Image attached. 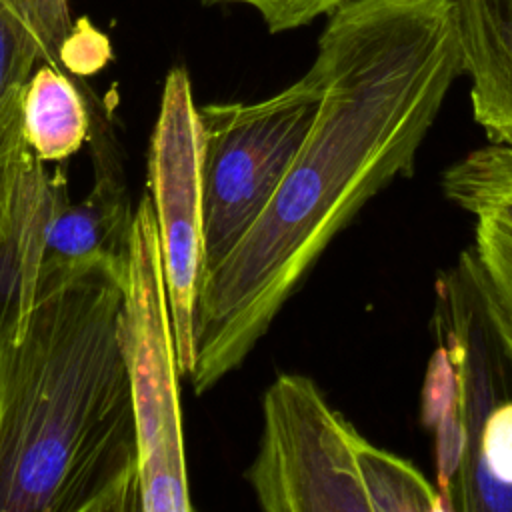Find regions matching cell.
Segmentation results:
<instances>
[{"label":"cell","mask_w":512,"mask_h":512,"mask_svg":"<svg viewBox=\"0 0 512 512\" xmlns=\"http://www.w3.org/2000/svg\"><path fill=\"white\" fill-rule=\"evenodd\" d=\"M314 122L260 218L204 274L194 394L240 368L330 240L416 152L462 74L448 0H348L318 38Z\"/></svg>","instance_id":"6da1fadb"},{"label":"cell","mask_w":512,"mask_h":512,"mask_svg":"<svg viewBox=\"0 0 512 512\" xmlns=\"http://www.w3.org/2000/svg\"><path fill=\"white\" fill-rule=\"evenodd\" d=\"M122 306L104 268L40 276L22 334L0 348V512L140 510Z\"/></svg>","instance_id":"7a4b0ae2"},{"label":"cell","mask_w":512,"mask_h":512,"mask_svg":"<svg viewBox=\"0 0 512 512\" xmlns=\"http://www.w3.org/2000/svg\"><path fill=\"white\" fill-rule=\"evenodd\" d=\"M120 338L138 436L140 512H190L180 366L150 192L136 204Z\"/></svg>","instance_id":"3957f363"},{"label":"cell","mask_w":512,"mask_h":512,"mask_svg":"<svg viewBox=\"0 0 512 512\" xmlns=\"http://www.w3.org/2000/svg\"><path fill=\"white\" fill-rule=\"evenodd\" d=\"M320 96V76L310 66L264 100L198 108L204 126V274L232 252L268 206L314 122Z\"/></svg>","instance_id":"277c9868"},{"label":"cell","mask_w":512,"mask_h":512,"mask_svg":"<svg viewBox=\"0 0 512 512\" xmlns=\"http://www.w3.org/2000/svg\"><path fill=\"white\" fill-rule=\"evenodd\" d=\"M358 436L312 378L280 374L264 392L258 452L246 470L258 506L266 512H370L356 462Z\"/></svg>","instance_id":"5b68a950"},{"label":"cell","mask_w":512,"mask_h":512,"mask_svg":"<svg viewBox=\"0 0 512 512\" xmlns=\"http://www.w3.org/2000/svg\"><path fill=\"white\" fill-rule=\"evenodd\" d=\"M204 126L190 76L166 74L148 148L152 196L180 374L194 372V312L204 278Z\"/></svg>","instance_id":"8992f818"},{"label":"cell","mask_w":512,"mask_h":512,"mask_svg":"<svg viewBox=\"0 0 512 512\" xmlns=\"http://www.w3.org/2000/svg\"><path fill=\"white\" fill-rule=\"evenodd\" d=\"M94 182L80 202L60 200L46 240L40 276H62L84 268H104L122 284L128 278L134 212L116 138L102 116L90 108Z\"/></svg>","instance_id":"52a82bcc"},{"label":"cell","mask_w":512,"mask_h":512,"mask_svg":"<svg viewBox=\"0 0 512 512\" xmlns=\"http://www.w3.org/2000/svg\"><path fill=\"white\" fill-rule=\"evenodd\" d=\"M26 140L0 164V348L14 342L34 306L48 230L66 196L62 170L50 174Z\"/></svg>","instance_id":"ba28073f"},{"label":"cell","mask_w":512,"mask_h":512,"mask_svg":"<svg viewBox=\"0 0 512 512\" xmlns=\"http://www.w3.org/2000/svg\"><path fill=\"white\" fill-rule=\"evenodd\" d=\"M474 120L488 142L512 140V0H448Z\"/></svg>","instance_id":"9c48e42d"},{"label":"cell","mask_w":512,"mask_h":512,"mask_svg":"<svg viewBox=\"0 0 512 512\" xmlns=\"http://www.w3.org/2000/svg\"><path fill=\"white\" fill-rule=\"evenodd\" d=\"M22 132L42 162H62L90 136V106L78 84L54 64L32 72L22 100Z\"/></svg>","instance_id":"30bf717a"},{"label":"cell","mask_w":512,"mask_h":512,"mask_svg":"<svg viewBox=\"0 0 512 512\" xmlns=\"http://www.w3.org/2000/svg\"><path fill=\"white\" fill-rule=\"evenodd\" d=\"M460 270L498 350L512 364V232L494 220L478 218Z\"/></svg>","instance_id":"8fae6325"},{"label":"cell","mask_w":512,"mask_h":512,"mask_svg":"<svg viewBox=\"0 0 512 512\" xmlns=\"http://www.w3.org/2000/svg\"><path fill=\"white\" fill-rule=\"evenodd\" d=\"M442 190L458 208L512 232V140L490 142L450 164Z\"/></svg>","instance_id":"7c38bea8"},{"label":"cell","mask_w":512,"mask_h":512,"mask_svg":"<svg viewBox=\"0 0 512 512\" xmlns=\"http://www.w3.org/2000/svg\"><path fill=\"white\" fill-rule=\"evenodd\" d=\"M356 462L370 512H438L440 490L406 460L376 448L362 434L356 440Z\"/></svg>","instance_id":"4fadbf2b"},{"label":"cell","mask_w":512,"mask_h":512,"mask_svg":"<svg viewBox=\"0 0 512 512\" xmlns=\"http://www.w3.org/2000/svg\"><path fill=\"white\" fill-rule=\"evenodd\" d=\"M42 48L32 32L0 6V164L24 140L22 100Z\"/></svg>","instance_id":"5bb4252c"},{"label":"cell","mask_w":512,"mask_h":512,"mask_svg":"<svg viewBox=\"0 0 512 512\" xmlns=\"http://www.w3.org/2000/svg\"><path fill=\"white\" fill-rule=\"evenodd\" d=\"M0 6L32 32L44 62L64 68L66 48L78 32L70 14V0H0Z\"/></svg>","instance_id":"9a60e30c"},{"label":"cell","mask_w":512,"mask_h":512,"mask_svg":"<svg viewBox=\"0 0 512 512\" xmlns=\"http://www.w3.org/2000/svg\"><path fill=\"white\" fill-rule=\"evenodd\" d=\"M202 2H230L252 8L268 32H288L302 28L318 16L332 14L348 0H202Z\"/></svg>","instance_id":"2e32d148"},{"label":"cell","mask_w":512,"mask_h":512,"mask_svg":"<svg viewBox=\"0 0 512 512\" xmlns=\"http://www.w3.org/2000/svg\"><path fill=\"white\" fill-rule=\"evenodd\" d=\"M458 402V368L450 348L442 342L432 354L422 388V422L428 428Z\"/></svg>","instance_id":"e0dca14e"}]
</instances>
